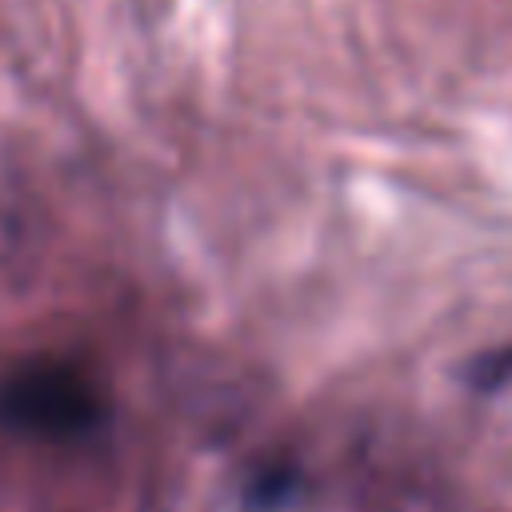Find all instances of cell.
<instances>
[{
  "label": "cell",
  "mask_w": 512,
  "mask_h": 512,
  "mask_svg": "<svg viewBox=\"0 0 512 512\" xmlns=\"http://www.w3.org/2000/svg\"><path fill=\"white\" fill-rule=\"evenodd\" d=\"M108 420L104 392L64 360H32L0 380V424L40 440H80Z\"/></svg>",
  "instance_id": "1"
},
{
  "label": "cell",
  "mask_w": 512,
  "mask_h": 512,
  "mask_svg": "<svg viewBox=\"0 0 512 512\" xmlns=\"http://www.w3.org/2000/svg\"><path fill=\"white\" fill-rule=\"evenodd\" d=\"M468 380H472V388H484V392L512 384V344L492 348V352H484L480 360H472V364H468Z\"/></svg>",
  "instance_id": "2"
},
{
  "label": "cell",
  "mask_w": 512,
  "mask_h": 512,
  "mask_svg": "<svg viewBox=\"0 0 512 512\" xmlns=\"http://www.w3.org/2000/svg\"><path fill=\"white\" fill-rule=\"evenodd\" d=\"M296 492V472L292 468H268L252 488H248V500L252 504H264V508H272V504H280V500H288Z\"/></svg>",
  "instance_id": "3"
}]
</instances>
